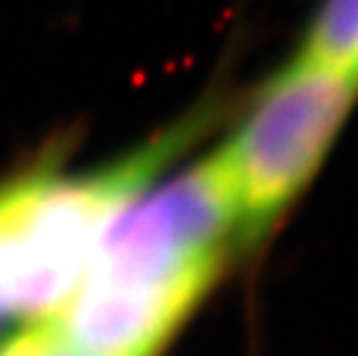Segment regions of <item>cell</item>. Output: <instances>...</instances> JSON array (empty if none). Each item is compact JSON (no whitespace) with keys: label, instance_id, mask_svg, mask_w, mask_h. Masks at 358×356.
Listing matches in <instances>:
<instances>
[{"label":"cell","instance_id":"obj_3","mask_svg":"<svg viewBox=\"0 0 358 356\" xmlns=\"http://www.w3.org/2000/svg\"><path fill=\"white\" fill-rule=\"evenodd\" d=\"M358 102V74L299 51L257 88L215 155L241 213L243 245L264 241L324 169Z\"/></svg>","mask_w":358,"mask_h":356},{"label":"cell","instance_id":"obj_1","mask_svg":"<svg viewBox=\"0 0 358 356\" xmlns=\"http://www.w3.org/2000/svg\"><path fill=\"white\" fill-rule=\"evenodd\" d=\"M243 245L215 150L162 173L106 227L51 317L88 356H162Z\"/></svg>","mask_w":358,"mask_h":356},{"label":"cell","instance_id":"obj_5","mask_svg":"<svg viewBox=\"0 0 358 356\" xmlns=\"http://www.w3.org/2000/svg\"><path fill=\"white\" fill-rule=\"evenodd\" d=\"M0 356H88L79 350L53 317L14 327L0 338Z\"/></svg>","mask_w":358,"mask_h":356},{"label":"cell","instance_id":"obj_2","mask_svg":"<svg viewBox=\"0 0 358 356\" xmlns=\"http://www.w3.org/2000/svg\"><path fill=\"white\" fill-rule=\"evenodd\" d=\"M206 125L199 111L118 162L79 173L44 164L0 183V329L56 313L113 218L169 171Z\"/></svg>","mask_w":358,"mask_h":356},{"label":"cell","instance_id":"obj_4","mask_svg":"<svg viewBox=\"0 0 358 356\" xmlns=\"http://www.w3.org/2000/svg\"><path fill=\"white\" fill-rule=\"evenodd\" d=\"M301 51L358 74V0H322Z\"/></svg>","mask_w":358,"mask_h":356}]
</instances>
